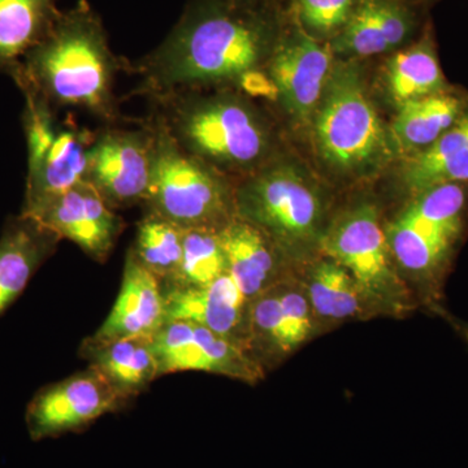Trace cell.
Listing matches in <instances>:
<instances>
[{"instance_id":"1","label":"cell","mask_w":468,"mask_h":468,"mask_svg":"<svg viewBox=\"0 0 468 468\" xmlns=\"http://www.w3.org/2000/svg\"><path fill=\"white\" fill-rule=\"evenodd\" d=\"M282 34L258 5L193 0L165 41L125 70L140 77L150 100L176 91L237 84L268 63Z\"/></svg>"},{"instance_id":"2","label":"cell","mask_w":468,"mask_h":468,"mask_svg":"<svg viewBox=\"0 0 468 468\" xmlns=\"http://www.w3.org/2000/svg\"><path fill=\"white\" fill-rule=\"evenodd\" d=\"M124 58L111 50L103 21L88 0L61 11L45 39L26 55L11 77L18 89L30 88L54 110L88 112L104 125L122 119L115 94Z\"/></svg>"},{"instance_id":"3","label":"cell","mask_w":468,"mask_h":468,"mask_svg":"<svg viewBox=\"0 0 468 468\" xmlns=\"http://www.w3.org/2000/svg\"><path fill=\"white\" fill-rule=\"evenodd\" d=\"M151 101L153 115L178 146L220 174L250 176L264 167L270 132L257 110L239 95L185 90Z\"/></svg>"},{"instance_id":"4","label":"cell","mask_w":468,"mask_h":468,"mask_svg":"<svg viewBox=\"0 0 468 468\" xmlns=\"http://www.w3.org/2000/svg\"><path fill=\"white\" fill-rule=\"evenodd\" d=\"M147 122L153 149L146 212L184 230H220L237 218L234 186L224 175L181 149L155 116Z\"/></svg>"},{"instance_id":"5","label":"cell","mask_w":468,"mask_h":468,"mask_svg":"<svg viewBox=\"0 0 468 468\" xmlns=\"http://www.w3.org/2000/svg\"><path fill=\"white\" fill-rule=\"evenodd\" d=\"M314 133L320 156L340 174H372L394 154L389 131L354 64L334 67L314 115Z\"/></svg>"},{"instance_id":"6","label":"cell","mask_w":468,"mask_h":468,"mask_svg":"<svg viewBox=\"0 0 468 468\" xmlns=\"http://www.w3.org/2000/svg\"><path fill=\"white\" fill-rule=\"evenodd\" d=\"M237 218L286 250L316 241L323 206L309 181L289 165H264L234 185Z\"/></svg>"},{"instance_id":"7","label":"cell","mask_w":468,"mask_h":468,"mask_svg":"<svg viewBox=\"0 0 468 468\" xmlns=\"http://www.w3.org/2000/svg\"><path fill=\"white\" fill-rule=\"evenodd\" d=\"M320 242L325 254L353 276L366 300L405 309L408 291L390 266L387 234L374 205L362 203L345 212Z\"/></svg>"},{"instance_id":"8","label":"cell","mask_w":468,"mask_h":468,"mask_svg":"<svg viewBox=\"0 0 468 468\" xmlns=\"http://www.w3.org/2000/svg\"><path fill=\"white\" fill-rule=\"evenodd\" d=\"M153 134L149 122L140 128L104 125L89 149L86 183L111 208L144 205L149 190Z\"/></svg>"},{"instance_id":"9","label":"cell","mask_w":468,"mask_h":468,"mask_svg":"<svg viewBox=\"0 0 468 468\" xmlns=\"http://www.w3.org/2000/svg\"><path fill=\"white\" fill-rule=\"evenodd\" d=\"M151 343L159 377L201 371L254 383L261 375L248 347L193 323L167 320Z\"/></svg>"},{"instance_id":"10","label":"cell","mask_w":468,"mask_h":468,"mask_svg":"<svg viewBox=\"0 0 468 468\" xmlns=\"http://www.w3.org/2000/svg\"><path fill=\"white\" fill-rule=\"evenodd\" d=\"M124 402L97 369L88 367L42 388L33 397L27 408V431L33 440L58 436L89 426Z\"/></svg>"},{"instance_id":"11","label":"cell","mask_w":468,"mask_h":468,"mask_svg":"<svg viewBox=\"0 0 468 468\" xmlns=\"http://www.w3.org/2000/svg\"><path fill=\"white\" fill-rule=\"evenodd\" d=\"M20 214L36 218L101 263L110 257L124 229L122 218L89 183L76 185Z\"/></svg>"},{"instance_id":"12","label":"cell","mask_w":468,"mask_h":468,"mask_svg":"<svg viewBox=\"0 0 468 468\" xmlns=\"http://www.w3.org/2000/svg\"><path fill=\"white\" fill-rule=\"evenodd\" d=\"M334 50L302 27L280 36L267 63L268 75L289 115L309 122L334 70Z\"/></svg>"},{"instance_id":"13","label":"cell","mask_w":468,"mask_h":468,"mask_svg":"<svg viewBox=\"0 0 468 468\" xmlns=\"http://www.w3.org/2000/svg\"><path fill=\"white\" fill-rule=\"evenodd\" d=\"M162 285L165 322L193 323L248 347L249 300L229 272L205 286Z\"/></svg>"},{"instance_id":"14","label":"cell","mask_w":468,"mask_h":468,"mask_svg":"<svg viewBox=\"0 0 468 468\" xmlns=\"http://www.w3.org/2000/svg\"><path fill=\"white\" fill-rule=\"evenodd\" d=\"M165 323L162 282L144 268L129 249L115 304L103 324L89 340L107 343L122 338H153Z\"/></svg>"},{"instance_id":"15","label":"cell","mask_w":468,"mask_h":468,"mask_svg":"<svg viewBox=\"0 0 468 468\" xmlns=\"http://www.w3.org/2000/svg\"><path fill=\"white\" fill-rule=\"evenodd\" d=\"M60 237L27 215L11 217L0 236V316L57 250Z\"/></svg>"},{"instance_id":"16","label":"cell","mask_w":468,"mask_h":468,"mask_svg":"<svg viewBox=\"0 0 468 468\" xmlns=\"http://www.w3.org/2000/svg\"><path fill=\"white\" fill-rule=\"evenodd\" d=\"M462 232L463 227L442 226L403 211L385 234L389 251L403 270L436 284Z\"/></svg>"},{"instance_id":"17","label":"cell","mask_w":468,"mask_h":468,"mask_svg":"<svg viewBox=\"0 0 468 468\" xmlns=\"http://www.w3.org/2000/svg\"><path fill=\"white\" fill-rule=\"evenodd\" d=\"M95 132L76 126L58 129L57 137L36 171L27 174L26 198L21 211L86 183L89 149Z\"/></svg>"},{"instance_id":"18","label":"cell","mask_w":468,"mask_h":468,"mask_svg":"<svg viewBox=\"0 0 468 468\" xmlns=\"http://www.w3.org/2000/svg\"><path fill=\"white\" fill-rule=\"evenodd\" d=\"M151 340L132 337L95 343L86 338L81 356L88 360L89 367L97 369L126 401L144 392L159 378Z\"/></svg>"},{"instance_id":"19","label":"cell","mask_w":468,"mask_h":468,"mask_svg":"<svg viewBox=\"0 0 468 468\" xmlns=\"http://www.w3.org/2000/svg\"><path fill=\"white\" fill-rule=\"evenodd\" d=\"M401 181L412 197L431 187L468 181V109L426 150L403 162Z\"/></svg>"},{"instance_id":"20","label":"cell","mask_w":468,"mask_h":468,"mask_svg":"<svg viewBox=\"0 0 468 468\" xmlns=\"http://www.w3.org/2000/svg\"><path fill=\"white\" fill-rule=\"evenodd\" d=\"M466 110L462 98L449 90L402 104L389 128L394 150H399L406 158L426 150L448 132Z\"/></svg>"},{"instance_id":"21","label":"cell","mask_w":468,"mask_h":468,"mask_svg":"<svg viewBox=\"0 0 468 468\" xmlns=\"http://www.w3.org/2000/svg\"><path fill=\"white\" fill-rule=\"evenodd\" d=\"M228 271L249 301L272 286L276 272L272 241L260 228L234 218L218 230Z\"/></svg>"},{"instance_id":"22","label":"cell","mask_w":468,"mask_h":468,"mask_svg":"<svg viewBox=\"0 0 468 468\" xmlns=\"http://www.w3.org/2000/svg\"><path fill=\"white\" fill-rule=\"evenodd\" d=\"M60 14L57 0H0V72L14 76Z\"/></svg>"},{"instance_id":"23","label":"cell","mask_w":468,"mask_h":468,"mask_svg":"<svg viewBox=\"0 0 468 468\" xmlns=\"http://www.w3.org/2000/svg\"><path fill=\"white\" fill-rule=\"evenodd\" d=\"M387 81L397 107L448 91L432 39L423 37L411 48L394 54L387 64Z\"/></svg>"},{"instance_id":"24","label":"cell","mask_w":468,"mask_h":468,"mask_svg":"<svg viewBox=\"0 0 468 468\" xmlns=\"http://www.w3.org/2000/svg\"><path fill=\"white\" fill-rule=\"evenodd\" d=\"M306 295L314 315L329 322L356 318L365 300L353 276L332 260L311 271Z\"/></svg>"},{"instance_id":"25","label":"cell","mask_w":468,"mask_h":468,"mask_svg":"<svg viewBox=\"0 0 468 468\" xmlns=\"http://www.w3.org/2000/svg\"><path fill=\"white\" fill-rule=\"evenodd\" d=\"M185 230L180 227L146 212L138 223L132 251L144 268L160 282H169L177 272L183 257Z\"/></svg>"},{"instance_id":"26","label":"cell","mask_w":468,"mask_h":468,"mask_svg":"<svg viewBox=\"0 0 468 468\" xmlns=\"http://www.w3.org/2000/svg\"><path fill=\"white\" fill-rule=\"evenodd\" d=\"M227 272L228 260L218 230H185L180 267L169 282L162 284L205 286Z\"/></svg>"},{"instance_id":"27","label":"cell","mask_w":468,"mask_h":468,"mask_svg":"<svg viewBox=\"0 0 468 468\" xmlns=\"http://www.w3.org/2000/svg\"><path fill=\"white\" fill-rule=\"evenodd\" d=\"M331 48L338 54L356 58L390 51L378 17L377 0H358L350 20L335 37Z\"/></svg>"},{"instance_id":"28","label":"cell","mask_w":468,"mask_h":468,"mask_svg":"<svg viewBox=\"0 0 468 468\" xmlns=\"http://www.w3.org/2000/svg\"><path fill=\"white\" fill-rule=\"evenodd\" d=\"M26 97L24 111V128L27 143V174L36 171L41 165L51 144L57 137L55 110L38 92L30 88L20 89Z\"/></svg>"},{"instance_id":"29","label":"cell","mask_w":468,"mask_h":468,"mask_svg":"<svg viewBox=\"0 0 468 468\" xmlns=\"http://www.w3.org/2000/svg\"><path fill=\"white\" fill-rule=\"evenodd\" d=\"M358 0H297L302 29L310 36H337L350 20Z\"/></svg>"},{"instance_id":"30","label":"cell","mask_w":468,"mask_h":468,"mask_svg":"<svg viewBox=\"0 0 468 468\" xmlns=\"http://www.w3.org/2000/svg\"><path fill=\"white\" fill-rule=\"evenodd\" d=\"M282 313V354L306 343L314 331V313L309 298L300 291L279 289Z\"/></svg>"},{"instance_id":"31","label":"cell","mask_w":468,"mask_h":468,"mask_svg":"<svg viewBox=\"0 0 468 468\" xmlns=\"http://www.w3.org/2000/svg\"><path fill=\"white\" fill-rule=\"evenodd\" d=\"M237 85L243 92L251 97L266 98V100L277 101L279 92H277L276 85L273 84L272 79L266 72L261 69L251 70L245 73L239 80Z\"/></svg>"},{"instance_id":"32","label":"cell","mask_w":468,"mask_h":468,"mask_svg":"<svg viewBox=\"0 0 468 468\" xmlns=\"http://www.w3.org/2000/svg\"><path fill=\"white\" fill-rule=\"evenodd\" d=\"M234 2L242 3V5H258L261 0H234Z\"/></svg>"},{"instance_id":"33","label":"cell","mask_w":468,"mask_h":468,"mask_svg":"<svg viewBox=\"0 0 468 468\" xmlns=\"http://www.w3.org/2000/svg\"><path fill=\"white\" fill-rule=\"evenodd\" d=\"M467 335H468V331H467Z\"/></svg>"}]
</instances>
